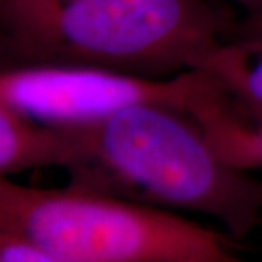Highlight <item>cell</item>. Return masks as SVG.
I'll return each mask as SVG.
<instances>
[{
  "mask_svg": "<svg viewBox=\"0 0 262 262\" xmlns=\"http://www.w3.org/2000/svg\"><path fill=\"white\" fill-rule=\"evenodd\" d=\"M61 129L71 186L211 216L241 242L262 225V180L228 163L185 108L141 102Z\"/></svg>",
  "mask_w": 262,
  "mask_h": 262,
  "instance_id": "1",
  "label": "cell"
},
{
  "mask_svg": "<svg viewBox=\"0 0 262 262\" xmlns=\"http://www.w3.org/2000/svg\"><path fill=\"white\" fill-rule=\"evenodd\" d=\"M233 19L213 0H0V64L168 78L196 70Z\"/></svg>",
  "mask_w": 262,
  "mask_h": 262,
  "instance_id": "2",
  "label": "cell"
},
{
  "mask_svg": "<svg viewBox=\"0 0 262 262\" xmlns=\"http://www.w3.org/2000/svg\"><path fill=\"white\" fill-rule=\"evenodd\" d=\"M0 230L73 262H250L232 235L176 211L0 176Z\"/></svg>",
  "mask_w": 262,
  "mask_h": 262,
  "instance_id": "3",
  "label": "cell"
},
{
  "mask_svg": "<svg viewBox=\"0 0 262 262\" xmlns=\"http://www.w3.org/2000/svg\"><path fill=\"white\" fill-rule=\"evenodd\" d=\"M215 88L202 70L149 78L64 63L0 64V100L51 127L85 125L141 102L188 110Z\"/></svg>",
  "mask_w": 262,
  "mask_h": 262,
  "instance_id": "4",
  "label": "cell"
},
{
  "mask_svg": "<svg viewBox=\"0 0 262 262\" xmlns=\"http://www.w3.org/2000/svg\"><path fill=\"white\" fill-rule=\"evenodd\" d=\"M73 156L61 127L44 125L0 100V176L36 168H66Z\"/></svg>",
  "mask_w": 262,
  "mask_h": 262,
  "instance_id": "5",
  "label": "cell"
},
{
  "mask_svg": "<svg viewBox=\"0 0 262 262\" xmlns=\"http://www.w3.org/2000/svg\"><path fill=\"white\" fill-rule=\"evenodd\" d=\"M188 112L228 163L252 172L262 169V122L238 115L220 88L194 102Z\"/></svg>",
  "mask_w": 262,
  "mask_h": 262,
  "instance_id": "6",
  "label": "cell"
},
{
  "mask_svg": "<svg viewBox=\"0 0 262 262\" xmlns=\"http://www.w3.org/2000/svg\"><path fill=\"white\" fill-rule=\"evenodd\" d=\"M196 70L219 83L238 115L262 122V44L222 41Z\"/></svg>",
  "mask_w": 262,
  "mask_h": 262,
  "instance_id": "7",
  "label": "cell"
},
{
  "mask_svg": "<svg viewBox=\"0 0 262 262\" xmlns=\"http://www.w3.org/2000/svg\"><path fill=\"white\" fill-rule=\"evenodd\" d=\"M0 262H73L49 254L20 237L0 230Z\"/></svg>",
  "mask_w": 262,
  "mask_h": 262,
  "instance_id": "8",
  "label": "cell"
},
{
  "mask_svg": "<svg viewBox=\"0 0 262 262\" xmlns=\"http://www.w3.org/2000/svg\"><path fill=\"white\" fill-rule=\"evenodd\" d=\"M224 41L262 44V9L235 15Z\"/></svg>",
  "mask_w": 262,
  "mask_h": 262,
  "instance_id": "9",
  "label": "cell"
},
{
  "mask_svg": "<svg viewBox=\"0 0 262 262\" xmlns=\"http://www.w3.org/2000/svg\"><path fill=\"white\" fill-rule=\"evenodd\" d=\"M225 2L237 4L238 7H242L244 12H252V10L262 9V0H225Z\"/></svg>",
  "mask_w": 262,
  "mask_h": 262,
  "instance_id": "10",
  "label": "cell"
}]
</instances>
